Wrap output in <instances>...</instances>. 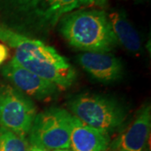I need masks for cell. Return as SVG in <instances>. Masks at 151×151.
Here are the masks:
<instances>
[{"label": "cell", "instance_id": "obj_1", "mask_svg": "<svg viewBox=\"0 0 151 151\" xmlns=\"http://www.w3.org/2000/svg\"><path fill=\"white\" fill-rule=\"evenodd\" d=\"M0 40L14 49L12 59L58 87L67 88L76 79V71L64 56L41 40L29 38L14 31L0 22Z\"/></svg>", "mask_w": 151, "mask_h": 151}, {"label": "cell", "instance_id": "obj_2", "mask_svg": "<svg viewBox=\"0 0 151 151\" xmlns=\"http://www.w3.org/2000/svg\"><path fill=\"white\" fill-rule=\"evenodd\" d=\"M66 14L60 0H0V22L37 40L47 37Z\"/></svg>", "mask_w": 151, "mask_h": 151}, {"label": "cell", "instance_id": "obj_3", "mask_svg": "<svg viewBox=\"0 0 151 151\" xmlns=\"http://www.w3.org/2000/svg\"><path fill=\"white\" fill-rule=\"evenodd\" d=\"M58 24L65 40L85 52L108 53L119 44L108 14L101 9L72 11L61 17Z\"/></svg>", "mask_w": 151, "mask_h": 151}, {"label": "cell", "instance_id": "obj_4", "mask_svg": "<svg viewBox=\"0 0 151 151\" xmlns=\"http://www.w3.org/2000/svg\"><path fill=\"white\" fill-rule=\"evenodd\" d=\"M68 106L76 119L107 134L119 129L128 116L127 108L120 102L100 94H79L70 99Z\"/></svg>", "mask_w": 151, "mask_h": 151}, {"label": "cell", "instance_id": "obj_5", "mask_svg": "<svg viewBox=\"0 0 151 151\" xmlns=\"http://www.w3.org/2000/svg\"><path fill=\"white\" fill-rule=\"evenodd\" d=\"M73 115L64 108H50L36 114L29 133L31 145L55 150L69 149Z\"/></svg>", "mask_w": 151, "mask_h": 151}, {"label": "cell", "instance_id": "obj_6", "mask_svg": "<svg viewBox=\"0 0 151 151\" xmlns=\"http://www.w3.org/2000/svg\"><path fill=\"white\" fill-rule=\"evenodd\" d=\"M36 108L32 100L10 85L0 86V127L18 134H29Z\"/></svg>", "mask_w": 151, "mask_h": 151}, {"label": "cell", "instance_id": "obj_7", "mask_svg": "<svg viewBox=\"0 0 151 151\" xmlns=\"http://www.w3.org/2000/svg\"><path fill=\"white\" fill-rule=\"evenodd\" d=\"M2 74L27 97L45 100L58 92L59 87L55 84L24 69L13 59L2 68Z\"/></svg>", "mask_w": 151, "mask_h": 151}, {"label": "cell", "instance_id": "obj_8", "mask_svg": "<svg viewBox=\"0 0 151 151\" xmlns=\"http://www.w3.org/2000/svg\"><path fill=\"white\" fill-rule=\"evenodd\" d=\"M150 130V105L146 104L108 148L112 151H148Z\"/></svg>", "mask_w": 151, "mask_h": 151}, {"label": "cell", "instance_id": "obj_9", "mask_svg": "<svg viewBox=\"0 0 151 151\" xmlns=\"http://www.w3.org/2000/svg\"><path fill=\"white\" fill-rule=\"evenodd\" d=\"M81 67L97 81L110 83L121 79L124 65L121 60L108 53L84 52L77 57Z\"/></svg>", "mask_w": 151, "mask_h": 151}, {"label": "cell", "instance_id": "obj_10", "mask_svg": "<svg viewBox=\"0 0 151 151\" xmlns=\"http://www.w3.org/2000/svg\"><path fill=\"white\" fill-rule=\"evenodd\" d=\"M108 147V134L86 125L73 116L70 139L71 151H106Z\"/></svg>", "mask_w": 151, "mask_h": 151}, {"label": "cell", "instance_id": "obj_11", "mask_svg": "<svg viewBox=\"0 0 151 151\" xmlns=\"http://www.w3.org/2000/svg\"><path fill=\"white\" fill-rule=\"evenodd\" d=\"M108 17L118 43L131 53L140 52L142 42L139 34L124 12L113 11L108 14Z\"/></svg>", "mask_w": 151, "mask_h": 151}, {"label": "cell", "instance_id": "obj_12", "mask_svg": "<svg viewBox=\"0 0 151 151\" xmlns=\"http://www.w3.org/2000/svg\"><path fill=\"white\" fill-rule=\"evenodd\" d=\"M29 143L24 136L0 127V151H28Z\"/></svg>", "mask_w": 151, "mask_h": 151}, {"label": "cell", "instance_id": "obj_13", "mask_svg": "<svg viewBox=\"0 0 151 151\" xmlns=\"http://www.w3.org/2000/svg\"><path fill=\"white\" fill-rule=\"evenodd\" d=\"M9 48L4 44H0V65H2L9 57Z\"/></svg>", "mask_w": 151, "mask_h": 151}, {"label": "cell", "instance_id": "obj_14", "mask_svg": "<svg viewBox=\"0 0 151 151\" xmlns=\"http://www.w3.org/2000/svg\"><path fill=\"white\" fill-rule=\"evenodd\" d=\"M81 4L84 5H98L103 6L106 3L107 0H79Z\"/></svg>", "mask_w": 151, "mask_h": 151}, {"label": "cell", "instance_id": "obj_15", "mask_svg": "<svg viewBox=\"0 0 151 151\" xmlns=\"http://www.w3.org/2000/svg\"><path fill=\"white\" fill-rule=\"evenodd\" d=\"M28 151H50V150H48L47 149H45V148H43V147H40V146L31 145L29 147V150H28Z\"/></svg>", "mask_w": 151, "mask_h": 151}, {"label": "cell", "instance_id": "obj_16", "mask_svg": "<svg viewBox=\"0 0 151 151\" xmlns=\"http://www.w3.org/2000/svg\"><path fill=\"white\" fill-rule=\"evenodd\" d=\"M52 151H71L69 149H59V150H55Z\"/></svg>", "mask_w": 151, "mask_h": 151}, {"label": "cell", "instance_id": "obj_17", "mask_svg": "<svg viewBox=\"0 0 151 151\" xmlns=\"http://www.w3.org/2000/svg\"><path fill=\"white\" fill-rule=\"evenodd\" d=\"M106 151H112V150H110V149H109V148H108V150H106Z\"/></svg>", "mask_w": 151, "mask_h": 151}]
</instances>
